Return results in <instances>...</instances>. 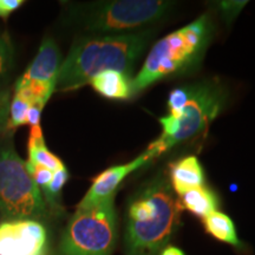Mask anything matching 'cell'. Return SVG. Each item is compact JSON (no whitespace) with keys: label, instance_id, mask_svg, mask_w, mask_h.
I'll return each instance as SVG.
<instances>
[{"label":"cell","instance_id":"3957f363","mask_svg":"<svg viewBox=\"0 0 255 255\" xmlns=\"http://www.w3.org/2000/svg\"><path fill=\"white\" fill-rule=\"evenodd\" d=\"M229 90L218 79L175 88L168 96L169 114L161 117L162 133L148 146L158 157L178 143L199 136L227 107Z\"/></svg>","mask_w":255,"mask_h":255},{"label":"cell","instance_id":"52a82bcc","mask_svg":"<svg viewBox=\"0 0 255 255\" xmlns=\"http://www.w3.org/2000/svg\"><path fill=\"white\" fill-rule=\"evenodd\" d=\"M0 214L5 220L49 216L46 202L11 139L0 143Z\"/></svg>","mask_w":255,"mask_h":255},{"label":"cell","instance_id":"ffe728a7","mask_svg":"<svg viewBox=\"0 0 255 255\" xmlns=\"http://www.w3.org/2000/svg\"><path fill=\"white\" fill-rule=\"evenodd\" d=\"M248 4V1H238V0H231V1H220L219 8L221 11L222 18L228 25L234 21V19L240 14L242 8Z\"/></svg>","mask_w":255,"mask_h":255},{"label":"cell","instance_id":"8fae6325","mask_svg":"<svg viewBox=\"0 0 255 255\" xmlns=\"http://www.w3.org/2000/svg\"><path fill=\"white\" fill-rule=\"evenodd\" d=\"M169 181L177 195L202 187L205 184V173L196 156H187L171 164Z\"/></svg>","mask_w":255,"mask_h":255},{"label":"cell","instance_id":"5bb4252c","mask_svg":"<svg viewBox=\"0 0 255 255\" xmlns=\"http://www.w3.org/2000/svg\"><path fill=\"white\" fill-rule=\"evenodd\" d=\"M27 161H30L37 165H40V167L49 169L52 173L65 167L62 159L57 157L55 154H52L47 149V146L45 145V141H44L43 131H41L40 126L31 128L30 137H28L27 142Z\"/></svg>","mask_w":255,"mask_h":255},{"label":"cell","instance_id":"9a60e30c","mask_svg":"<svg viewBox=\"0 0 255 255\" xmlns=\"http://www.w3.org/2000/svg\"><path fill=\"white\" fill-rule=\"evenodd\" d=\"M202 220L206 232L213 238H215L216 240L231 245V246L239 248V250L244 248V242L238 237L234 222L225 213L215 210Z\"/></svg>","mask_w":255,"mask_h":255},{"label":"cell","instance_id":"7402d4cb","mask_svg":"<svg viewBox=\"0 0 255 255\" xmlns=\"http://www.w3.org/2000/svg\"><path fill=\"white\" fill-rule=\"evenodd\" d=\"M23 4H25L24 0H0V18L6 20Z\"/></svg>","mask_w":255,"mask_h":255},{"label":"cell","instance_id":"cb8c5ba5","mask_svg":"<svg viewBox=\"0 0 255 255\" xmlns=\"http://www.w3.org/2000/svg\"><path fill=\"white\" fill-rule=\"evenodd\" d=\"M159 255H186L184 252L180 248L175 247V246H165L163 250L161 251Z\"/></svg>","mask_w":255,"mask_h":255},{"label":"cell","instance_id":"603a6c76","mask_svg":"<svg viewBox=\"0 0 255 255\" xmlns=\"http://www.w3.org/2000/svg\"><path fill=\"white\" fill-rule=\"evenodd\" d=\"M44 108L40 107V105L32 104L28 109L27 113V123L32 127H38L40 126V116L41 111H43Z\"/></svg>","mask_w":255,"mask_h":255},{"label":"cell","instance_id":"44dd1931","mask_svg":"<svg viewBox=\"0 0 255 255\" xmlns=\"http://www.w3.org/2000/svg\"><path fill=\"white\" fill-rule=\"evenodd\" d=\"M9 91H0V133L6 129L9 114Z\"/></svg>","mask_w":255,"mask_h":255},{"label":"cell","instance_id":"5b68a950","mask_svg":"<svg viewBox=\"0 0 255 255\" xmlns=\"http://www.w3.org/2000/svg\"><path fill=\"white\" fill-rule=\"evenodd\" d=\"M175 6L163 0H111L78 4L71 17L91 34H124L146 30Z\"/></svg>","mask_w":255,"mask_h":255},{"label":"cell","instance_id":"ba28073f","mask_svg":"<svg viewBox=\"0 0 255 255\" xmlns=\"http://www.w3.org/2000/svg\"><path fill=\"white\" fill-rule=\"evenodd\" d=\"M49 233L40 221L30 219L0 222V255H49Z\"/></svg>","mask_w":255,"mask_h":255},{"label":"cell","instance_id":"e0dca14e","mask_svg":"<svg viewBox=\"0 0 255 255\" xmlns=\"http://www.w3.org/2000/svg\"><path fill=\"white\" fill-rule=\"evenodd\" d=\"M69 177V171L65 167L55 171L49 187H47V189L43 193L46 206H49L50 208L53 210L55 214H60V213H62V206H60L59 203V196L60 193H62L64 184L68 182Z\"/></svg>","mask_w":255,"mask_h":255},{"label":"cell","instance_id":"6da1fadb","mask_svg":"<svg viewBox=\"0 0 255 255\" xmlns=\"http://www.w3.org/2000/svg\"><path fill=\"white\" fill-rule=\"evenodd\" d=\"M181 210L167 175L158 174L143 183L127 202L126 254L159 255L180 226Z\"/></svg>","mask_w":255,"mask_h":255},{"label":"cell","instance_id":"7a4b0ae2","mask_svg":"<svg viewBox=\"0 0 255 255\" xmlns=\"http://www.w3.org/2000/svg\"><path fill=\"white\" fill-rule=\"evenodd\" d=\"M154 37L150 28L124 34H89L75 40L60 66L57 90L72 91L98 73L115 70L131 77L133 66Z\"/></svg>","mask_w":255,"mask_h":255},{"label":"cell","instance_id":"4fadbf2b","mask_svg":"<svg viewBox=\"0 0 255 255\" xmlns=\"http://www.w3.org/2000/svg\"><path fill=\"white\" fill-rule=\"evenodd\" d=\"M177 202L181 209H186L201 219L215 212L220 205L216 194L205 186L181 194L177 197Z\"/></svg>","mask_w":255,"mask_h":255},{"label":"cell","instance_id":"9c48e42d","mask_svg":"<svg viewBox=\"0 0 255 255\" xmlns=\"http://www.w3.org/2000/svg\"><path fill=\"white\" fill-rule=\"evenodd\" d=\"M154 158H156V155L146 149L142 155L132 159L129 163L108 168L107 170L97 175L92 180L91 187L89 188L85 196L78 203L77 209L90 208V207L97 206L104 201L111 199V197H115L117 188L123 182L124 178L129 176L133 171L138 170L139 168L144 167Z\"/></svg>","mask_w":255,"mask_h":255},{"label":"cell","instance_id":"d6986e66","mask_svg":"<svg viewBox=\"0 0 255 255\" xmlns=\"http://www.w3.org/2000/svg\"><path fill=\"white\" fill-rule=\"evenodd\" d=\"M25 168H26L27 173L33 180V182L37 184V187L39 188L41 194H43L49 187L51 180H52V171L44 167H40V165L32 163L30 161L25 162Z\"/></svg>","mask_w":255,"mask_h":255},{"label":"cell","instance_id":"7c38bea8","mask_svg":"<svg viewBox=\"0 0 255 255\" xmlns=\"http://www.w3.org/2000/svg\"><path fill=\"white\" fill-rule=\"evenodd\" d=\"M132 78L126 73L108 70L96 75L89 84L96 92L109 100L127 101L132 98L131 90Z\"/></svg>","mask_w":255,"mask_h":255},{"label":"cell","instance_id":"30bf717a","mask_svg":"<svg viewBox=\"0 0 255 255\" xmlns=\"http://www.w3.org/2000/svg\"><path fill=\"white\" fill-rule=\"evenodd\" d=\"M62 63V55L56 41L51 37H45L41 41L34 59L25 70L23 76L15 82L14 90H18L31 82L57 87V79Z\"/></svg>","mask_w":255,"mask_h":255},{"label":"cell","instance_id":"ac0fdd59","mask_svg":"<svg viewBox=\"0 0 255 255\" xmlns=\"http://www.w3.org/2000/svg\"><path fill=\"white\" fill-rule=\"evenodd\" d=\"M31 103L20 95L14 94L9 104V114L7 120V130H15L17 128L27 124V113L30 109Z\"/></svg>","mask_w":255,"mask_h":255},{"label":"cell","instance_id":"8992f818","mask_svg":"<svg viewBox=\"0 0 255 255\" xmlns=\"http://www.w3.org/2000/svg\"><path fill=\"white\" fill-rule=\"evenodd\" d=\"M115 197L90 208L77 209L60 239V255H111L119 239Z\"/></svg>","mask_w":255,"mask_h":255},{"label":"cell","instance_id":"2e32d148","mask_svg":"<svg viewBox=\"0 0 255 255\" xmlns=\"http://www.w3.org/2000/svg\"><path fill=\"white\" fill-rule=\"evenodd\" d=\"M14 66V46L7 32L0 33V91L5 90Z\"/></svg>","mask_w":255,"mask_h":255},{"label":"cell","instance_id":"277c9868","mask_svg":"<svg viewBox=\"0 0 255 255\" xmlns=\"http://www.w3.org/2000/svg\"><path fill=\"white\" fill-rule=\"evenodd\" d=\"M214 33V21L209 13H205L158 40L132 78V97L159 81L195 70L202 62Z\"/></svg>","mask_w":255,"mask_h":255}]
</instances>
